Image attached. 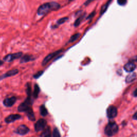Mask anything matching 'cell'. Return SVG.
<instances>
[{
	"instance_id": "32",
	"label": "cell",
	"mask_w": 137,
	"mask_h": 137,
	"mask_svg": "<svg viewBox=\"0 0 137 137\" xmlns=\"http://www.w3.org/2000/svg\"><path fill=\"white\" fill-rule=\"evenodd\" d=\"M2 128V125H0V129H1Z\"/></svg>"
},
{
	"instance_id": "6",
	"label": "cell",
	"mask_w": 137,
	"mask_h": 137,
	"mask_svg": "<svg viewBox=\"0 0 137 137\" xmlns=\"http://www.w3.org/2000/svg\"><path fill=\"white\" fill-rule=\"evenodd\" d=\"M47 122L44 118L39 119L34 124V130L36 132L43 131L47 127Z\"/></svg>"
},
{
	"instance_id": "23",
	"label": "cell",
	"mask_w": 137,
	"mask_h": 137,
	"mask_svg": "<svg viewBox=\"0 0 137 137\" xmlns=\"http://www.w3.org/2000/svg\"><path fill=\"white\" fill-rule=\"evenodd\" d=\"M128 0H117L118 4L121 6H124L126 4Z\"/></svg>"
},
{
	"instance_id": "5",
	"label": "cell",
	"mask_w": 137,
	"mask_h": 137,
	"mask_svg": "<svg viewBox=\"0 0 137 137\" xmlns=\"http://www.w3.org/2000/svg\"><path fill=\"white\" fill-rule=\"evenodd\" d=\"M23 56V53L22 52H17L15 53L9 54L5 55L3 57V61L7 62H11L15 59L20 58Z\"/></svg>"
},
{
	"instance_id": "15",
	"label": "cell",
	"mask_w": 137,
	"mask_h": 137,
	"mask_svg": "<svg viewBox=\"0 0 137 137\" xmlns=\"http://www.w3.org/2000/svg\"><path fill=\"white\" fill-rule=\"evenodd\" d=\"M40 115L43 117L46 116L48 115V111L46 108L45 104H42L40 107Z\"/></svg>"
},
{
	"instance_id": "28",
	"label": "cell",
	"mask_w": 137,
	"mask_h": 137,
	"mask_svg": "<svg viewBox=\"0 0 137 137\" xmlns=\"http://www.w3.org/2000/svg\"><path fill=\"white\" fill-rule=\"evenodd\" d=\"M133 96L135 97H137V88L134 90V91L133 92Z\"/></svg>"
},
{
	"instance_id": "30",
	"label": "cell",
	"mask_w": 137,
	"mask_h": 137,
	"mask_svg": "<svg viewBox=\"0 0 137 137\" xmlns=\"http://www.w3.org/2000/svg\"><path fill=\"white\" fill-rule=\"evenodd\" d=\"M44 137H51V134H48V135H46V136H45Z\"/></svg>"
},
{
	"instance_id": "22",
	"label": "cell",
	"mask_w": 137,
	"mask_h": 137,
	"mask_svg": "<svg viewBox=\"0 0 137 137\" xmlns=\"http://www.w3.org/2000/svg\"><path fill=\"white\" fill-rule=\"evenodd\" d=\"M44 71L43 70L39 71L37 73H35V74L33 75V78L35 79H39L42 75L44 74Z\"/></svg>"
},
{
	"instance_id": "31",
	"label": "cell",
	"mask_w": 137,
	"mask_h": 137,
	"mask_svg": "<svg viewBox=\"0 0 137 137\" xmlns=\"http://www.w3.org/2000/svg\"><path fill=\"white\" fill-rule=\"evenodd\" d=\"M73 1V0H68V2H71Z\"/></svg>"
},
{
	"instance_id": "16",
	"label": "cell",
	"mask_w": 137,
	"mask_h": 137,
	"mask_svg": "<svg viewBox=\"0 0 137 137\" xmlns=\"http://www.w3.org/2000/svg\"><path fill=\"white\" fill-rule=\"evenodd\" d=\"M136 77L135 73H132L131 74L126 76L125 78V81L126 83H130L134 81Z\"/></svg>"
},
{
	"instance_id": "2",
	"label": "cell",
	"mask_w": 137,
	"mask_h": 137,
	"mask_svg": "<svg viewBox=\"0 0 137 137\" xmlns=\"http://www.w3.org/2000/svg\"><path fill=\"white\" fill-rule=\"evenodd\" d=\"M60 8L61 5L57 2H46L39 6L37 10V14L39 16L46 15L51 11H57Z\"/></svg>"
},
{
	"instance_id": "8",
	"label": "cell",
	"mask_w": 137,
	"mask_h": 137,
	"mask_svg": "<svg viewBox=\"0 0 137 137\" xmlns=\"http://www.w3.org/2000/svg\"><path fill=\"white\" fill-rule=\"evenodd\" d=\"M118 111L117 108L112 105L109 106L107 109V116L108 118L112 119L117 116Z\"/></svg>"
},
{
	"instance_id": "11",
	"label": "cell",
	"mask_w": 137,
	"mask_h": 137,
	"mask_svg": "<svg viewBox=\"0 0 137 137\" xmlns=\"http://www.w3.org/2000/svg\"><path fill=\"white\" fill-rule=\"evenodd\" d=\"M19 72V70H18L17 69L10 70L7 71V72H5V73H4V74L0 76V81L2 80H3L7 78L16 76V75L18 74Z\"/></svg>"
},
{
	"instance_id": "3",
	"label": "cell",
	"mask_w": 137,
	"mask_h": 137,
	"mask_svg": "<svg viewBox=\"0 0 137 137\" xmlns=\"http://www.w3.org/2000/svg\"><path fill=\"white\" fill-rule=\"evenodd\" d=\"M119 130L118 126L115 122H110L104 128V133L108 136H112L116 134Z\"/></svg>"
},
{
	"instance_id": "29",
	"label": "cell",
	"mask_w": 137,
	"mask_h": 137,
	"mask_svg": "<svg viewBox=\"0 0 137 137\" xmlns=\"http://www.w3.org/2000/svg\"><path fill=\"white\" fill-rule=\"evenodd\" d=\"M4 64V61L0 59V67H1Z\"/></svg>"
},
{
	"instance_id": "9",
	"label": "cell",
	"mask_w": 137,
	"mask_h": 137,
	"mask_svg": "<svg viewBox=\"0 0 137 137\" xmlns=\"http://www.w3.org/2000/svg\"><path fill=\"white\" fill-rule=\"evenodd\" d=\"M20 118H22V116L19 114H11L5 118L4 121L7 124H10L14 123Z\"/></svg>"
},
{
	"instance_id": "14",
	"label": "cell",
	"mask_w": 137,
	"mask_h": 137,
	"mask_svg": "<svg viewBox=\"0 0 137 137\" xmlns=\"http://www.w3.org/2000/svg\"><path fill=\"white\" fill-rule=\"evenodd\" d=\"M40 92V87L37 84H35L34 85L33 92H32V96H33V98H34V99H36L38 98Z\"/></svg>"
},
{
	"instance_id": "24",
	"label": "cell",
	"mask_w": 137,
	"mask_h": 137,
	"mask_svg": "<svg viewBox=\"0 0 137 137\" xmlns=\"http://www.w3.org/2000/svg\"><path fill=\"white\" fill-rule=\"evenodd\" d=\"M95 15H96V11L92 12L91 14H90V15L88 16V17L86 18V20H88V19H92V18L95 16Z\"/></svg>"
},
{
	"instance_id": "20",
	"label": "cell",
	"mask_w": 137,
	"mask_h": 137,
	"mask_svg": "<svg viewBox=\"0 0 137 137\" xmlns=\"http://www.w3.org/2000/svg\"><path fill=\"white\" fill-rule=\"evenodd\" d=\"M68 20H69L68 17H64L61 18L59 19L58 20H57V22L56 23V25L57 26H59L60 25H62L63 24H64V23H65L67 21H68Z\"/></svg>"
},
{
	"instance_id": "18",
	"label": "cell",
	"mask_w": 137,
	"mask_h": 137,
	"mask_svg": "<svg viewBox=\"0 0 137 137\" xmlns=\"http://www.w3.org/2000/svg\"><path fill=\"white\" fill-rule=\"evenodd\" d=\"M112 0H109L108 1H107L106 2V3H105L101 8V11H100V15H102L105 12L107 11V9L108 8Z\"/></svg>"
},
{
	"instance_id": "12",
	"label": "cell",
	"mask_w": 137,
	"mask_h": 137,
	"mask_svg": "<svg viewBox=\"0 0 137 137\" xmlns=\"http://www.w3.org/2000/svg\"><path fill=\"white\" fill-rule=\"evenodd\" d=\"M35 59H36V57H34L33 55L26 54V55H24V56H23L22 57L20 58V63H21V64H22V63L29 62L30 61H34Z\"/></svg>"
},
{
	"instance_id": "25",
	"label": "cell",
	"mask_w": 137,
	"mask_h": 137,
	"mask_svg": "<svg viewBox=\"0 0 137 137\" xmlns=\"http://www.w3.org/2000/svg\"><path fill=\"white\" fill-rule=\"evenodd\" d=\"M94 1H95V0H87V1H85V2L84 3V5L85 6H87L88 5L91 3H92V2H93Z\"/></svg>"
},
{
	"instance_id": "10",
	"label": "cell",
	"mask_w": 137,
	"mask_h": 137,
	"mask_svg": "<svg viewBox=\"0 0 137 137\" xmlns=\"http://www.w3.org/2000/svg\"><path fill=\"white\" fill-rule=\"evenodd\" d=\"M17 98L15 96H12L10 98H5L3 101V104L6 107H11L15 104Z\"/></svg>"
},
{
	"instance_id": "19",
	"label": "cell",
	"mask_w": 137,
	"mask_h": 137,
	"mask_svg": "<svg viewBox=\"0 0 137 137\" xmlns=\"http://www.w3.org/2000/svg\"><path fill=\"white\" fill-rule=\"evenodd\" d=\"M80 33H75L73 35H72L70 37L69 40H68V43H73V42H75V41H76L80 37Z\"/></svg>"
},
{
	"instance_id": "1",
	"label": "cell",
	"mask_w": 137,
	"mask_h": 137,
	"mask_svg": "<svg viewBox=\"0 0 137 137\" xmlns=\"http://www.w3.org/2000/svg\"><path fill=\"white\" fill-rule=\"evenodd\" d=\"M26 92L27 94V98L25 101L19 104L18 107L19 112H24L26 114L27 118L31 121H35V117L33 110L32 105L33 104V99L32 96V91L31 85L30 82H27L26 85Z\"/></svg>"
},
{
	"instance_id": "4",
	"label": "cell",
	"mask_w": 137,
	"mask_h": 137,
	"mask_svg": "<svg viewBox=\"0 0 137 137\" xmlns=\"http://www.w3.org/2000/svg\"><path fill=\"white\" fill-rule=\"evenodd\" d=\"M62 51H63V49H60V50H56L54 52H51V53L49 54L43 59V62H42V65L45 66L46 65H47L50 61H51L52 59L54 58L55 57H56L59 54H61Z\"/></svg>"
},
{
	"instance_id": "26",
	"label": "cell",
	"mask_w": 137,
	"mask_h": 137,
	"mask_svg": "<svg viewBox=\"0 0 137 137\" xmlns=\"http://www.w3.org/2000/svg\"><path fill=\"white\" fill-rule=\"evenodd\" d=\"M137 61V56H134L133 57H132V58L130 59V62H136Z\"/></svg>"
},
{
	"instance_id": "17",
	"label": "cell",
	"mask_w": 137,
	"mask_h": 137,
	"mask_svg": "<svg viewBox=\"0 0 137 137\" xmlns=\"http://www.w3.org/2000/svg\"><path fill=\"white\" fill-rule=\"evenodd\" d=\"M86 13H84V14L82 15H81L76 20L75 22L74 23V24H73V25H74V26L75 27H77L78 26H79L80 25V24H81V22L82 21V20L84 19V18H85V16H86Z\"/></svg>"
},
{
	"instance_id": "13",
	"label": "cell",
	"mask_w": 137,
	"mask_h": 137,
	"mask_svg": "<svg viewBox=\"0 0 137 137\" xmlns=\"http://www.w3.org/2000/svg\"><path fill=\"white\" fill-rule=\"evenodd\" d=\"M136 68V65L133 62H129L126 63L124 66V69L127 72H132Z\"/></svg>"
},
{
	"instance_id": "27",
	"label": "cell",
	"mask_w": 137,
	"mask_h": 137,
	"mask_svg": "<svg viewBox=\"0 0 137 137\" xmlns=\"http://www.w3.org/2000/svg\"><path fill=\"white\" fill-rule=\"evenodd\" d=\"M132 118H133V119H134L135 120H137V111L136 112H135L134 114L133 115Z\"/></svg>"
},
{
	"instance_id": "7",
	"label": "cell",
	"mask_w": 137,
	"mask_h": 137,
	"mask_svg": "<svg viewBox=\"0 0 137 137\" xmlns=\"http://www.w3.org/2000/svg\"><path fill=\"white\" fill-rule=\"evenodd\" d=\"M29 131L30 129L26 125L22 124L18 126V127L14 131V132L20 135H25L28 134Z\"/></svg>"
},
{
	"instance_id": "21",
	"label": "cell",
	"mask_w": 137,
	"mask_h": 137,
	"mask_svg": "<svg viewBox=\"0 0 137 137\" xmlns=\"http://www.w3.org/2000/svg\"><path fill=\"white\" fill-rule=\"evenodd\" d=\"M52 137H61L59 130L57 128H55L52 133Z\"/></svg>"
}]
</instances>
